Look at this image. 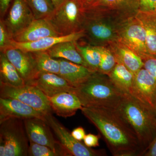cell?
Returning <instances> with one entry per match:
<instances>
[{"label":"cell","instance_id":"cell-35","mask_svg":"<svg viewBox=\"0 0 156 156\" xmlns=\"http://www.w3.org/2000/svg\"><path fill=\"white\" fill-rule=\"evenodd\" d=\"M71 134L75 139L80 141L83 140L84 137L86 135L85 130L82 127H78L75 128L72 131Z\"/></svg>","mask_w":156,"mask_h":156},{"label":"cell","instance_id":"cell-39","mask_svg":"<svg viewBox=\"0 0 156 156\" xmlns=\"http://www.w3.org/2000/svg\"><path fill=\"white\" fill-rule=\"evenodd\" d=\"M53 2V5L55 6V8H57L62 3L64 2L66 0H51Z\"/></svg>","mask_w":156,"mask_h":156},{"label":"cell","instance_id":"cell-19","mask_svg":"<svg viewBox=\"0 0 156 156\" xmlns=\"http://www.w3.org/2000/svg\"><path fill=\"white\" fill-rule=\"evenodd\" d=\"M107 47L113 53L117 62H121L134 74L144 68V63L142 58L118 40Z\"/></svg>","mask_w":156,"mask_h":156},{"label":"cell","instance_id":"cell-36","mask_svg":"<svg viewBox=\"0 0 156 156\" xmlns=\"http://www.w3.org/2000/svg\"><path fill=\"white\" fill-rule=\"evenodd\" d=\"M12 0H0V15L3 18L8 12Z\"/></svg>","mask_w":156,"mask_h":156},{"label":"cell","instance_id":"cell-41","mask_svg":"<svg viewBox=\"0 0 156 156\" xmlns=\"http://www.w3.org/2000/svg\"><path fill=\"white\" fill-rule=\"evenodd\" d=\"M155 112H156V109H155Z\"/></svg>","mask_w":156,"mask_h":156},{"label":"cell","instance_id":"cell-25","mask_svg":"<svg viewBox=\"0 0 156 156\" xmlns=\"http://www.w3.org/2000/svg\"><path fill=\"white\" fill-rule=\"evenodd\" d=\"M0 82L14 87L26 84L16 68L2 52L0 53Z\"/></svg>","mask_w":156,"mask_h":156},{"label":"cell","instance_id":"cell-27","mask_svg":"<svg viewBox=\"0 0 156 156\" xmlns=\"http://www.w3.org/2000/svg\"><path fill=\"white\" fill-rule=\"evenodd\" d=\"M76 47L89 69L93 72L98 71L100 64L101 56L96 47L89 44L87 45L80 44L77 41Z\"/></svg>","mask_w":156,"mask_h":156},{"label":"cell","instance_id":"cell-12","mask_svg":"<svg viewBox=\"0 0 156 156\" xmlns=\"http://www.w3.org/2000/svg\"><path fill=\"white\" fill-rule=\"evenodd\" d=\"M1 52L16 68L26 84L30 85L40 73L30 52L13 47L6 48Z\"/></svg>","mask_w":156,"mask_h":156},{"label":"cell","instance_id":"cell-14","mask_svg":"<svg viewBox=\"0 0 156 156\" xmlns=\"http://www.w3.org/2000/svg\"><path fill=\"white\" fill-rule=\"evenodd\" d=\"M46 115L17 99L0 98V122L10 118L22 120L38 118L45 120Z\"/></svg>","mask_w":156,"mask_h":156},{"label":"cell","instance_id":"cell-40","mask_svg":"<svg viewBox=\"0 0 156 156\" xmlns=\"http://www.w3.org/2000/svg\"><path fill=\"white\" fill-rule=\"evenodd\" d=\"M154 11H155V12H156V6L155 7V8L154 10Z\"/></svg>","mask_w":156,"mask_h":156},{"label":"cell","instance_id":"cell-1","mask_svg":"<svg viewBox=\"0 0 156 156\" xmlns=\"http://www.w3.org/2000/svg\"><path fill=\"white\" fill-rule=\"evenodd\" d=\"M81 111L97 128L113 156H142L135 132L118 109L83 107Z\"/></svg>","mask_w":156,"mask_h":156},{"label":"cell","instance_id":"cell-4","mask_svg":"<svg viewBox=\"0 0 156 156\" xmlns=\"http://www.w3.org/2000/svg\"><path fill=\"white\" fill-rule=\"evenodd\" d=\"M117 109L135 132L143 151V156L156 135L155 111L126 94Z\"/></svg>","mask_w":156,"mask_h":156},{"label":"cell","instance_id":"cell-9","mask_svg":"<svg viewBox=\"0 0 156 156\" xmlns=\"http://www.w3.org/2000/svg\"><path fill=\"white\" fill-rule=\"evenodd\" d=\"M45 122L49 125L57 140L73 156H101L106 155L103 149L94 150L82 141L75 139L66 128L59 122L52 113L47 115Z\"/></svg>","mask_w":156,"mask_h":156},{"label":"cell","instance_id":"cell-3","mask_svg":"<svg viewBox=\"0 0 156 156\" xmlns=\"http://www.w3.org/2000/svg\"><path fill=\"white\" fill-rule=\"evenodd\" d=\"M128 14L100 9H86L83 25L84 37L92 46L107 47L118 41L121 22Z\"/></svg>","mask_w":156,"mask_h":156},{"label":"cell","instance_id":"cell-29","mask_svg":"<svg viewBox=\"0 0 156 156\" xmlns=\"http://www.w3.org/2000/svg\"><path fill=\"white\" fill-rule=\"evenodd\" d=\"M96 47L101 56L100 64L98 72L108 75L116 64L115 57L111 50L107 47Z\"/></svg>","mask_w":156,"mask_h":156},{"label":"cell","instance_id":"cell-38","mask_svg":"<svg viewBox=\"0 0 156 156\" xmlns=\"http://www.w3.org/2000/svg\"><path fill=\"white\" fill-rule=\"evenodd\" d=\"M82 6L85 9H88L96 0H80Z\"/></svg>","mask_w":156,"mask_h":156},{"label":"cell","instance_id":"cell-13","mask_svg":"<svg viewBox=\"0 0 156 156\" xmlns=\"http://www.w3.org/2000/svg\"><path fill=\"white\" fill-rule=\"evenodd\" d=\"M131 96L155 111L156 82L153 77L144 68L135 74Z\"/></svg>","mask_w":156,"mask_h":156},{"label":"cell","instance_id":"cell-28","mask_svg":"<svg viewBox=\"0 0 156 156\" xmlns=\"http://www.w3.org/2000/svg\"><path fill=\"white\" fill-rule=\"evenodd\" d=\"M35 19H47L55 11V6L51 0H26Z\"/></svg>","mask_w":156,"mask_h":156},{"label":"cell","instance_id":"cell-22","mask_svg":"<svg viewBox=\"0 0 156 156\" xmlns=\"http://www.w3.org/2000/svg\"><path fill=\"white\" fill-rule=\"evenodd\" d=\"M108 76L113 83L122 93L126 95H132L135 74L125 65L121 62H117Z\"/></svg>","mask_w":156,"mask_h":156},{"label":"cell","instance_id":"cell-31","mask_svg":"<svg viewBox=\"0 0 156 156\" xmlns=\"http://www.w3.org/2000/svg\"><path fill=\"white\" fill-rule=\"evenodd\" d=\"M13 39L9 33L3 20H0V51L11 47Z\"/></svg>","mask_w":156,"mask_h":156},{"label":"cell","instance_id":"cell-15","mask_svg":"<svg viewBox=\"0 0 156 156\" xmlns=\"http://www.w3.org/2000/svg\"><path fill=\"white\" fill-rule=\"evenodd\" d=\"M30 85L37 87L47 97L61 92H72L74 88L59 75L50 73H39Z\"/></svg>","mask_w":156,"mask_h":156},{"label":"cell","instance_id":"cell-6","mask_svg":"<svg viewBox=\"0 0 156 156\" xmlns=\"http://www.w3.org/2000/svg\"><path fill=\"white\" fill-rule=\"evenodd\" d=\"M86 9L80 0H66L47 18L60 36L83 30Z\"/></svg>","mask_w":156,"mask_h":156},{"label":"cell","instance_id":"cell-32","mask_svg":"<svg viewBox=\"0 0 156 156\" xmlns=\"http://www.w3.org/2000/svg\"><path fill=\"white\" fill-rule=\"evenodd\" d=\"M144 68L150 73L156 82V57L151 56L143 60Z\"/></svg>","mask_w":156,"mask_h":156},{"label":"cell","instance_id":"cell-2","mask_svg":"<svg viewBox=\"0 0 156 156\" xmlns=\"http://www.w3.org/2000/svg\"><path fill=\"white\" fill-rule=\"evenodd\" d=\"M72 93L83 107L118 108L124 95L113 83L108 75L99 72L92 73L87 80L76 87Z\"/></svg>","mask_w":156,"mask_h":156},{"label":"cell","instance_id":"cell-18","mask_svg":"<svg viewBox=\"0 0 156 156\" xmlns=\"http://www.w3.org/2000/svg\"><path fill=\"white\" fill-rule=\"evenodd\" d=\"M84 37L83 30L66 36L48 37L34 41L19 43L14 40L11 43V47L19 48L23 51L28 52L47 51L58 43L66 41H78Z\"/></svg>","mask_w":156,"mask_h":156},{"label":"cell","instance_id":"cell-34","mask_svg":"<svg viewBox=\"0 0 156 156\" xmlns=\"http://www.w3.org/2000/svg\"><path fill=\"white\" fill-rule=\"evenodd\" d=\"M156 6V0H139L138 10L142 11H154Z\"/></svg>","mask_w":156,"mask_h":156},{"label":"cell","instance_id":"cell-11","mask_svg":"<svg viewBox=\"0 0 156 156\" xmlns=\"http://www.w3.org/2000/svg\"><path fill=\"white\" fill-rule=\"evenodd\" d=\"M1 19L13 38L35 19L26 0H12L6 15Z\"/></svg>","mask_w":156,"mask_h":156},{"label":"cell","instance_id":"cell-16","mask_svg":"<svg viewBox=\"0 0 156 156\" xmlns=\"http://www.w3.org/2000/svg\"><path fill=\"white\" fill-rule=\"evenodd\" d=\"M60 36L48 19H35L21 32L13 37L15 42L27 43L48 37Z\"/></svg>","mask_w":156,"mask_h":156},{"label":"cell","instance_id":"cell-24","mask_svg":"<svg viewBox=\"0 0 156 156\" xmlns=\"http://www.w3.org/2000/svg\"><path fill=\"white\" fill-rule=\"evenodd\" d=\"M138 7L139 0H96L87 9H97L133 13L138 10Z\"/></svg>","mask_w":156,"mask_h":156},{"label":"cell","instance_id":"cell-26","mask_svg":"<svg viewBox=\"0 0 156 156\" xmlns=\"http://www.w3.org/2000/svg\"><path fill=\"white\" fill-rule=\"evenodd\" d=\"M30 53L34 58L40 72L53 73L59 75L60 63L58 58L51 57L47 51Z\"/></svg>","mask_w":156,"mask_h":156},{"label":"cell","instance_id":"cell-21","mask_svg":"<svg viewBox=\"0 0 156 156\" xmlns=\"http://www.w3.org/2000/svg\"><path fill=\"white\" fill-rule=\"evenodd\" d=\"M77 41H78L60 42L48 49L47 50V52L53 58H63L88 68L77 48Z\"/></svg>","mask_w":156,"mask_h":156},{"label":"cell","instance_id":"cell-20","mask_svg":"<svg viewBox=\"0 0 156 156\" xmlns=\"http://www.w3.org/2000/svg\"><path fill=\"white\" fill-rule=\"evenodd\" d=\"M60 63L59 75L68 82L73 87H76L87 80L92 71L89 68L63 58H58Z\"/></svg>","mask_w":156,"mask_h":156},{"label":"cell","instance_id":"cell-8","mask_svg":"<svg viewBox=\"0 0 156 156\" xmlns=\"http://www.w3.org/2000/svg\"><path fill=\"white\" fill-rule=\"evenodd\" d=\"M0 98L17 99L46 115L53 112L48 97L33 85L14 87L0 82Z\"/></svg>","mask_w":156,"mask_h":156},{"label":"cell","instance_id":"cell-33","mask_svg":"<svg viewBox=\"0 0 156 156\" xmlns=\"http://www.w3.org/2000/svg\"><path fill=\"white\" fill-rule=\"evenodd\" d=\"M99 139L98 135L90 133L86 134L83 141L84 144L88 147H96L99 146Z\"/></svg>","mask_w":156,"mask_h":156},{"label":"cell","instance_id":"cell-17","mask_svg":"<svg viewBox=\"0 0 156 156\" xmlns=\"http://www.w3.org/2000/svg\"><path fill=\"white\" fill-rule=\"evenodd\" d=\"M48 98L52 111L63 118L73 116L83 107L77 96L72 92H61Z\"/></svg>","mask_w":156,"mask_h":156},{"label":"cell","instance_id":"cell-7","mask_svg":"<svg viewBox=\"0 0 156 156\" xmlns=\"http://www.w3.org/2000/svg\"><path fill=\"white\" fill-rule=\"evenodd\" d=\"M135 13L127 14L123 18L119 29L118 41L144 60L152 56L148 50L145 30Z\"/></svg>","mask_w":156,"mask_h":156},{"label":"cell","instance_id":"cell-5","mask_svg":"<svg viewBox=\"0 0 156 156\" xmlns=\"http://www.w3.org/2000/svg\"><path fill=\"white\" fill-rule=\"evenodd\" d=\"M28 142L23 120L10 118L0 122V156H28Z\"/></svg>","mask_w":156,"mask_h":156},{"label":"cell","instance_id":"cell-37","mask_svg":"<svg viewBox=\"0 0 156 156\" xmlns=\"http://www.w3.org/2000/svg\"><path fill=\"white\" fill-rule=\"evenodd\" d=\"M142 156H156V135Z\"/></svg>","mask_w":156,"mask_h":156},{"label":"cell","instance_id":"cell-23","mask_svg":"<svg viewBox=\"0 0 156 156\" xmlns=\"http://www.w3.org/2000/svg\"><path fill=\"white\" fill-rule=\"evenodd\" d=\"M135 15L145 30L149 53L156 57V12L138 10Z\"/></svg>","mask_w":156,"mask_h":156},{"label":"cell","instance_id":"cell-10","mask_svg":"<svg viewBox=\"0 0 156 156\" xmlns=\"http://www.w3.org/2000/svg\"><path fill=\"white\" fill-rule=\"evenodd\" d=\"M29 141L46 146L56 151L60 156H72L54 137L45 120L38 118L23 120Z\"/></svg>","mask_w":156,"mask_h":156},{"label":"cell","instance_id":"cell-30","mask_svg":"<svg viewBox=\"0 0 156 156\" xmlns=\"http://www.w3.org/2000/svg\"><path fill=\"white\" fill-rule=\"evenodd\" d=\"M28 156H60L56 151L46 146L29 141Z\"/></svg>","mask_w":156,"mask_h":156}]
</instances>
